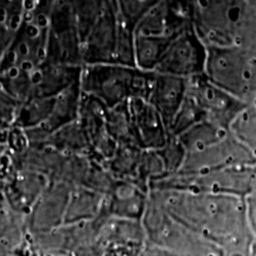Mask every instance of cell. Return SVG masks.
<instances>
[{
  "mask_svg": "<svg viewBox=\"0 0 256 256\" xmlns=\"http://www.w3.org/2000/svg\"><path fill=\"white\" fill-rule=\"evenodd\" d=\"M178 220L226 248L252 238L248 226L244 198L206 194L174 200Z\"/></svg>",
  "mask_w": 256,
  "mask_h": 256,
  "instance_id": "cell-1",
  "label": "cell"
},
{
  "mask_svg": "<svg viewBox=\"0 0 256 256\" xmlns=\"http://www.w3.org/2000/svg\"><path fill=\"white\" fill-rule=\"evenodd\" d=\"M244 202L249 230H250L252 238H256V188L244 198Z\"/></svg>",
  "mask_w": 256,
  "mask_h": 256,
  "instance_id": "cell-2",
  "label": "cell"
},
{
  "mask_svg": "<svg viewBox=\"0 0 256 256\" xmlns=\"http://www.w3.org/2000/svg\"><path fill=\"white\" fill-rule=\"evenodd\" d=\"M139 2H146V0H139Z\"/></svg>",
  "mask_w": 256,
  "mask_h": 256,
  "instance_id": "cell-3",
  "label": "cell"
},
{
  "mask_svg": "<svg viewBox=\"0 0 256 256\" xmlns=\"http://www.w3.org/2000/svg\"><path fill=\"white\" fill-rule=\"evenodd\" d=\"M255 188H256V180H255Z\"/></svg>",
  "mask_w": 256,
  "mask_h": 256,
  "instance_id": "cell-4",
  "label": "cell"
}]
</instances>
